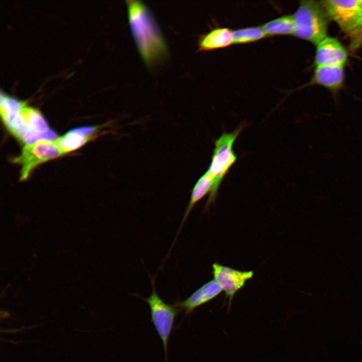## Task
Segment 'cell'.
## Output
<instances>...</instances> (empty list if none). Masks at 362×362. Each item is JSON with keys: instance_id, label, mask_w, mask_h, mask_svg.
Here are the masks:
<instances>
[{"instance_id": "12", "label": "cell", "mask_w": 362, "mask_h": 362, "mask_svg": "<svg viewBox=\"0 0 362 362\" xmlns=\"http://www.w3.org/2000/svg\"><path fill=\"white\" fill-rule=\"evenodd\" d=\"M213 187V180L206 172L201 176L195 185L191 195L189 204L187 208L182 226L196 204L208 194H210Z\"/></svg>"}, {"instance_id": "14", "label": "cell", "mask_w": 362, "mask_h": 362, "mask_svg": "<svg viewBox=\"0 0 362 362\" xmlns=\"http://www.w3.org/2000/svg\"><path fill=\"white\" fill-rule=\"evenodd\" d=\"M267 36L294 34L293 16L285 15L268 21L262 26Z\"/></svg>"}, {"instance_id": "10", "label": "cell", "mask_w": 362, "mask_h": 362, "mask_svg": "<svg viewBox=\"0 0 362 362\" xmlns=\"http://www.w3.org/2000/svg\"><path fill=\"white\" fill-rule=\"evenodd\" d=\"M234 44L233 32L227 28L216 27L201 35L198 40L199 51H212Z\"/></svg>"}, {"instance_id": "6", "label": "cell", "mask_w": 362, "mask_h": 362, "mask_svg": "<svg viewBox=\"0 0 362 362\" xmlns=\"http://www.w3.org/2000/svg\"><path fill=\"white\" fill-rule=\"evenodd\" d=\"M64 154L55 141H40L25 145L20 155L13 162L22 165L20 179L25 180L37 166Z\"/></svg>"}, {"instance_id": "5", "label": "cell", "mask_w": 362, "mask_h": 362, "mask_svg": "<svg viewBox=\"0 0 362 362\" xmlns=\"http://www.w3.org/2000/svg\"><path fill=\"white\" fill-rule=\"evenodd\" d=\"M321 3L329 19L345 32L353 33L362 28V6L358 0H326Z\"/></svg>"}, {"instance_id": "11", "label": "cell", "mask_w": 362, "mask_h": 362, "mask_svg": "<svg viewBox=\"0 0 362 362\" xmlns=\"http://www.w3.org/2000/svg\"><path fill=\"white\" fill-rule=\"evenodd\" d=\"M343 78V65L316 66L313 80L324 87L335 89L341 85Z\"/></svg>"}, {"instance_id": "7", "label": "cell", "mask_w": 362, "mask_h": 362, "mask_svg": "<svg viewBox=\"0 0 362 362\" xmlns=\"http://www.w3.org/2000/svg\"><path fill=\"white\" fill-rule=\"evenodd\" d=\"M212 274L214 280L225 293L226 298L228 299V311L235 295L253 276L252 270H239L217 262L212 265Z\"/></svg>"}, {"instance_id": "8", "label": "cell", "mask_w": 362, "mask_h": 362, "mask_svg": "<svg viewBox=\"0 0 362 362\" xmlns=\"http://www.w3.org/2000/svg\"><path fill=\"white\" fill-rule=\"evenodd\" d=\"M346 59L345 49L335 38L326 37L317 45L316 66L344 65Z\"/></svg>"}, {"instance_id": "13", "label": "cell", "mask_w": 362, "mask_h": 362, "mask_svg": "<svg viewBox=\"0 0 362 362\" xmlns=\"http://www.w3.org/2000/svg\"><path fill=\"white\" fill-rule=\"evenodd\" d=\"M93 137V135H85L80 133L76 128L57 138L55 142L65 154L80 148Z\"/></svg>"}, {"instance_id": "1", "label": "cell", "mask_w": 362, "mask_h": 362, "mask_svg": "<svg viewBox=\"0 0 362 362\" xmlns=\"http://www.w3.org/2000/svg\"><path fill=\"white\" fill-rule=\"evenodd\" d=\"M130 26L139 52L151 65L167 53L166 45L149 9L142 2L126 1Z\"/></svg>"}, {"instance_id": "2", "label": "cell", "mask_w": 362, "mask_h": 362, "mask_svg": "<svg viewBox=\"0 0 362 362\" xmlns=\"http://www.w3.org/2000/svg\"><path fill=\"white\" fill-rule=\"evenodd\" d=\"M245 127V125H240L231 132H224L215 141L211 161L206 172L213 180V189L207 200L206 210L215 202L222 181L237 160L233 145Z\"/></svg>"}, {"instance_id": "9", "label": "cell", "mask_w": 362, "mask_h": 362, "mask_svg": "<svg viewBox=\"0 0 362 362\" xmlns=\"http://www.w3.org/2000/svg\"><path fill=\"white\" fill-rule=\"evenodd\" d=\"M222 291L220 286L213 280L200 287L185 300L176 302L175 305L185 315H189L196 308L215 298Z\"/></svg>"}, {"instance_id": "3", "label": "cell", "mask_w": 362, "mask_h": 362, "mask_svg": "<svg viewBox=\"0 0 362 362\" xmlns=\"http://www.w3.org/2000/svg\"><path fill=\"white\" fill-rule=\"evenodd\" d=\"M293 16L294 36L315 45L326 37L329 18L321 2L301 1Z\"/></svg>"}, {"instance_id": "4", "label": "cell", "mask_w": 362, "mask_h": 362, "mask_svg": "<svg viewBox=\"0 0 362 362\" xmlns=\"http://www.w3.org/2000/svg\"><path fill=\"white\" fill-rule=\"evenodd\" d=\"M152 286L150 295L143 300L149 307L151 320L161 340L166 360L169 337L179 310L175 305L163 301L156 292L154 285Z\"/></svg>"}, {"instance_id": "15", "label": "cell", "mask_w": 362, "mask_h": 362, "mask_svg": "<svg viewBox=\"0 0 362 362\" xmlns=\"http://www.w3.org/2000/svg\"><path fill=\"white\" fill-rule=\"evenodd\" d=\"M234 44H245L254 42L267 37L261 26L250 27L233 31Z\"/></svg>"}]
</instances>
